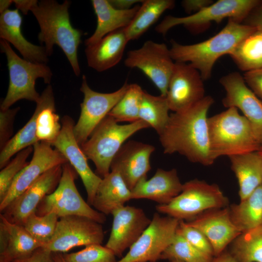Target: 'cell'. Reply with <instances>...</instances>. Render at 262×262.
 Masks as SVG:
<instances>
[{
    "label": "cell",
    "mask_w": 262,
    "mask_h": 262,
    "mask_svg": "<svg viewBox=\"0 0 262 262\" xmlns=\"http://www.w3.org/2000/svg\"><path fill=\"white\" fill-rule=\"evenodd\" d=\"M213 98L205 96L181 112L170 115L168 122L160 136L165 154L178 153L191 162L205 166L213 164L209 141L207 113Z\"/></svg>",
    "instance_id": "obj_1"
},
{
    "label": "cell",
    "mask_w": 262,
    "mask_h": 262,
    "mask_svg": "<svg viewBox=\"0 0 262 262\" xmlns=\"http://www.w3.org/2000/svg\"><path fill=\"white\" fill-rule=\"evenodd\" d=\"M70 4L68 0L61 4L53 0H36L30 11L39 25L38 38L41 43L45 44L48 56L52 53L54 45L58 46L78 76L81 69L77 52L82 32L73 28L71 24L68 12Z\"/></svg>",
    "instance_id": "obj_2"
},
{
    "label": "cell",
    "mask_w": 262,
    "mask_h": 262,
    "mask_svg": "<svg viewBox=\"0 0 262 262\" xmlns=\"http://www.w3.org/2000/svg\"><path fill=\"white\" fill-rule=\"evenodd\" d=\"M257 30L253 27L229 19L217 34L201 42L183 45L172 40L170 49L174 62L189 63L200 73L203 81L211 76L216 61L229 54L247 36Z\"/></svg>",
    "instance_id": "obj_3"
},
{
    "label": "cell",
    "mask_w": 262,
    "mask_h": 262,
    "mask_svg": "<svg viewBox=\"0 0 262 262\" xmlns=\"http://www.w3.org/2000/svg\"><path fill=\"white\" fill-rule=\"evenodd\" d=\"M210 150L214 161L257 151V141L248 120L235 107L228 108L208 118Z\"/></svg>",
    "instance_id": "obj_4"
},
{
    "label": "cell",
    "mask_w": 262,
    "mask_h": 262,
    "mask_svg": "<svg viewBox=\"0 0 262 262\" xmlns=\"http://www.w3.org/2000/svg\"><path fill=\"white\" fill-rule=\"evenodd\" d=\"M148 127V124L141 119L119 125L107 115L80 146L87 159L95 164L97 173L103 178L110 173L112 160L124 142L135 132Z\"/></svg>",
    "instance_id": "obj_5"
},
{
    "label": "cell",
    "mask_w": 262,
    "mask_h": 262,
    "mask_svg": "<svg viewBox=\"0 0 262 262\" xmlns=\"http://www.w3.org/2000/svg\"><path fill=\"white\" fill-rule=\"evenodd\" d=\"M1 51L6 55L9 70V83L6 97L0 104V110H6L20 99L37 103L40 97L35 88V81L43 79L49 84L52 73L50 68L43 63H35L22 59L13 50L9 43L0 41Z\"/></svg>",
    "instance_id": "obj_6"
},
{
    "label": "cell",
    "mask_w": 262,
    "mask_h": 262,
    "mask_svg": "<svg viewBox=\"0 0 262 262\" xmlns=\"http://www.w3.org/2000/svg\"><path fill=\"white\" fill-rule=\"evenodd\" d=\"M229 201L219 186L194 179L183 184L181 192L169 203L157 205L158 213L179 220L190 221L203 212L229 206Z\"/></svg>",
    "instance_id": "obj_7"
},
{
    "label": "cell",
    "mask_w": 262,
    "mask_h": 262,
    "mask_svg": "<svg viewBox=\"0 0 262 262\" xmlns=\"http://www.w3.org/2000/svg\"><path fill=\"white\" fill-rule=\"evenodd\" d=\"M78 175L68 162L63 164L62 176L56 189L43 199L37 207L36 214L42 216L54 213L59 218L81 215L104 223L105 215L93 209L78 192L75 183Z\"/></svg>",
    "instance_id": "obj_8"
},
{
    "label": "cell",
    "mask_w": 262,
    "mask_h": 262,
    "mask_svg": "<svg viewBox=\"0 0 262 262\" xmlns=\"http://www.w3.org/2000/svg\"><path fill=\"white\" fill-rule=\"evenodd\" d=\"M259 0H219L188 16H166L156 27L155 30L165 35L173 27L181 25L191 32H197L213 21L219 23L226 18L242 23Z\"/></svg>",
    "instance_id": "obj_9"
},
{
    "label": "cell",
    "mask_w": 262,
    "mask_h": 262,
    "mask_svg": "<svg viewBox=\"0 0 262 262\" xmlns=\"http://www.w3.org/2000/svg\"><path fill=\"white\" fill-rule=\"evenodd\" d=\"M180 221L155 213L148 226L127 254L115 262H158L174 239Z\"/></svg>",
    "instance_id": "obj_10"
},
{
    "label": "cell",
    "mask_w": 262,
    "mask_h": 262,
    "mask_svg": "<svg viewBox=\"0 0 262 262\" xmlns=\"http://www.w3.org/2000/svg\"><path fill=\"white\" fill-rule=\"evenodd\" d=\"M124 64L140 69L159 90L161 95L166 97L175 64L166 44L147 40L140 48L128 52Z\"/></svg>",
    "instance_id": "obj_11"
},
{
    "label": "cell",
    "mask_w": 262,
    "mask_h": 262,
    "mask_svg": "<svg viewBox=\"0 0 262 262\" xmlns=\"http://www.w3.org/2000/svg\"><path fill=\"white\" fill-rule=\"evenodd\" d=\"M82 80L80 90L83 94V99L81 104L80 117L73 130L80 146L87 141L94 129L119 101L129 85L126 82L115 92L103 93L91 89L85 75L82 76Z\"/></svg>",
    "instance_id": "obj_12"
},
{
    "label": "cell",
    "mask_w": 262,
    "mask_h": 262,
    "mask_svg": "<svg viewBox=\"0 0 262 262\" xmlns=\"http://www.w3.org/2000/svg\"><path fill=\"white\" fill-rule=\"evenodd\" d=\"M104 238L102 224L83 216L68 215L59 218L53 236L43 246L62 253L76 246L101 245Z\"/></svg>",
    "instance_id": "obj_13"
},
{
    "label": "cell",
    "mask_w": 262,
    "mask_h": 262,
    "mask_svg": "<svg viewBox=\"0 0 262 262\" xmlns=\"http://www.w3.org/2000/svg\"><path fill=\"white\" fill-rule=\"evenodd\" d=\"M219 82L226 93L222 100L223 105L228 108H236L243 113L251 125L257 141L262 145V102L237 72L223 76Z\"/></svg>",
    "instance_id": "obj_14"
},
{
    "label": "cell",
    "mask_w": 262,
    "mask_h": 262,
    "mask_svg": "<svg viewBox=\"0 0 262 262\" xmlns=\"http://www.w3.org/2000/svg\"><path fill=\"white\" fill-rule=\"evenodd\" d=\"M51 146L44 142H39L33 146L32 160L17 175L6 195L0 200V213L46 171L68 162L58 150L52 149Z\"/></svg>",
    "instance_id": "obj_15"
},
{
    "label": "cell",
    "mask_w": 262,
    "mask_h": 262,
    "mask_svg": "<svg viewBox=\"0 0 262 262\" xmlns=\"http://www.w3.org/2000/svg\"><path fill=\"white\" fill-rule=\"evenodd\" d=\"M200 72L189 64L175 62L166 96L170 110L180 112L192 107L205 97Z\"/></svg>",
    "instance_id": "obj_16"
},
{
    "label": "cell",
    "mask_w": 262,
    "mask_h": 262,
    "mask_svg": "<svg viewBox=\"0 0 262 262\" xmlns=\"http://www.w3.org/2000/svg\"><path fill=\"white\" fill-rule=\"evenodd\" d=\"M61 131L52 146L66 158L80 176L86 191L87 203L92 206L102 178L91 169L87 157L76 140L73 119L65 115L61 119Z\"/></svg>",
    "instance_id": "obj_17"
},
{
    "label": "cell",
    "mask_w": 262,
    "mask_h": 262,
    "mask_svg": "<svg viewBox=\"0 0 262 262\" xmlns=\"http://www.w3.org/2000/svg\"><path fill=\"white\" fill-rule=\"evenodd\" d=\"M63 172V165L44 173L33 184L13 200L0 213L9 221L23 225L27 218L48 195L56 189Z\"/></svg>",
    "instance_id": "obj_18"
},
{
    "label": "cell",
    "mask_w": 262,
    "mask_h": 262,
    "mask_svg": "<svg viewBox=\"0 0 262 262\" xmlns=\"http://www.w3.org/2000/svg\"><path fill=\"white\" fill-rule=\"evenodd\" d=\"M111 233L105 246L116 257H120L137 240L151 219L144 210L131 206H123L113 212Z\"/></svg>",
    "instance_id": "obj_19"
},
{
    "label": "cell",
    "mask_w": 262,
    "mask_h": 262,
    "mask_svg": "<svg viewBox=\"0 0 262 262\" xmlns=\"http://www.w3.org/2000/svg\"><path fill=\"white\" fill-rule=\"evenodd\" d=\"M154 146L135 141L123 145L111 164L110 169L117 171L131 191L141 180L147 178L151 169L150 157Z\"/></svg>",
    "instance_id": "obj_20"
},
{
    "label": "cell",
    "mask_w": 262,
    "mask_h": 262,
    "mask_svg": "<svg viewBox=\"0 0 262 262\" xmlns=\"http://www.w3.org/2000/svg\"><path fill=\"white\" fill-rule=\"evenodd\" d=\"M186 222L206 236L212 246L214 257L225 250L242 233L231 220L229 206L206 211Z\"/></svg>",
    "instance_id": "obj_21"
},
{
    "label": "cell",
    "mask_w": 262,
    "mask_h": 262,
    "mask_svg": "<svg viewBox=\"0 0 262 262\" xmlns=\"http://www.w3.org/2000/svg\"><path fill=\"white\" fill-rule=\"evenodd\" d=\"M43 246L23 226L11 222L0 214V262L24 260Z\"/></svg>",
    "instance_id": "obj_22"
},
{
    "label": "cell",
    "mask_w": 262,
    "mask_h": 262,
    "mask_svg": "<svg viewBox=\"0 0 262 262\" xmlns=\"http://www.w3.org/2000/svg\"><path fill=\"white\" fill-rule=\"evenodd\" d=\"M183 184L176 169L158 168L149 180H140L131 190L132 199H147L159 205L167 204L182 191Z\"/></svg>",
    "instance_id": "obj_23"
},
{
    "label": "cell",
    "mask_w": 262,
    "mask_h": 262,
    "mask_svg": "<svg viewBox=\"0 0 262 262\" xmlns=\"http://www.w3.org/2000/svg\"><path fill=\"white\" fill-rule=\"evenodd\" d=\"M22 17L19 10L8 9L0 16V37L11 43L20 53L23 59L35 63L46 64L49 61L45 47L32 44L23 36L21 31Z\"/></svg>",
    "instance_id": "obj_24"
},
{
    "label": "cell",
    "mask_w": 262,
    "mask_h": 262,
    "mask_svg": "<svg viewBox=\"0 0 262 262\" xmlns=\"http://www.w3.org/2000/svg\"><path fill=\"white\" fill-rule=\"evenodd\" d=\"M124 29L111 33L85 50L88 65L102 72L116 65L121 60L129 42Z\"/></svg>",
    "instance_id": "obj_25"
},
{
    "label": "cell",
    "mask_w": 262,
    "mask_h": 262,
    "mask_svg": "<svg viewBox=\"0 0 262 262\" xmlns=\"http://www.w3.org/2000/svg\"><path fill=\"white\" fill-rule=\"evenodd\" d=\"M91 2L97 25L93 34L85 41L86 47L96 43L111 33L126 28L139 8L136 5L129 9H118L107 0H92Z\"/></svg>",
    "instance_id": "obj_26"
},
{
    "label": "cell",
    "mask_w": 262,
    "mask_h": 262,
    "mask_svg": "<svg viewBox=\"0 0 262 262\" xmlns=\"http://www.w3.org/2000/svg\"><path fill=\"white\" fill-rule=\"evenodd\" d=\"M131 191L119 173L111 170L102 178L92 206L105 215L112 214L114 211L131 199Z\"/></svg>",
    "instance_id": "obj_27"
},
{
    "label": "cell",
    "mask_w": 262,
    "mask_h": 262,
    "mask_svg": "<svg viewBox=\"0 0 262 262\" xmlns=\"http://www.w3.org/2000/svg\"><path fill=\"white\" fill-rule=\"evenodd\" d=\"M231 168L239 184L242 200L262 184V161L258 151L229 157Z\"/></svg>",
    "instance_id": "obj_28"
},
{
    "label": "cell",
    "mask_w": 262,
    "mask_h": 262,
    "mask_svg": "<svg viewBox=\"0 0 262 262\" xmlns=\"http://www.w3.org/2000/svg\"><path fill=\"white\" fill-rule=\"evenodd\" d=\"M36 103L39 107L36 138L38 142H44L52 146L59 135L62 124L60 123V117L56 113L53 89L50 84L43 91Z\"/></svg>",
    "instance_id": "obj_29"
},
{
    "label": "cell",
    "mask_w": 262,
    "mask_h": 262,
    "mask_svg": "<svg viewBox=\"0 0 262 262\" xmlns=\"http://www.w3.org/2000/svg\"><path fill=\"white\" fill-rule=\"evenodd\" d=\"M229 208L231 220L242 233L262 225V185Z\"/></svg>",
    "instance_id": "obj_30"
},
{
    "label": "cell",
    "mask_w": 262,
    "mask_h": 262,
    "mask_svg": "<svg viewBox=\"0 0 262 262\" xmlns=\"http://www.w3.org/2000/svg\"><path fill=\"white\" fill-rule=\"evenodd\" d=\"M175 6L173 0H145L124 30L129 41L142 35L167 10Z\"/></svg>",
    "instance_id": "obj_31"
},
{
    "label": "cell",
    "mask_w": 262,
    "mask_h": 262,
    "mask_svg": "<svg viewBox=\"0 0 262 262\" xmlns=\"http://www.w3.org/2000/svg\"><path fill=\"white\" fill-rule=\"evenodd\" d=\"M241 70L262 67V31L256 30L242 40L229 54Z\"/></svg>",
    "instance_id": "obj_32"
},
{
    "label": "cell",
    "mask_w": 262,
    "mask_h": 262,
    "mask_svg": "<svg viewBox=\"0 0 262 262\" xmlns=\"http://www.w3.org/2000/svg\"><path fill=\"white\" fill-rule=\"evenodd\" d=\"M238 262H262V225L241 233L230 244Z\"/></svg>",
    "instance_id": "obj_33"
},
{
    "label": "cell",
    "mask_w": 262,
    "mask_h": 262,
    "mask_svg": "<svg viewBox=\"0 0 262 262\" xmlns=\"http://www.w3.org/2000/svg\"><path fill=\"white\" fill-rule=\"evenodd\" d=\"M170 110L166 97L153 96L144 91L139 111V119L154 129L159 135L165 129L169 119Z\"/></svg>",
    "instance_id": "obj_34"
},
{
    "label": "cell",
    "mask_w": 262,
    "mask_h": 262,
    "mask_svg": "<svg viewBox=\"0 0 262 262\" xmlns=\"http://www.w3.org/2000/svg\"><path fill=\"white\" fill-rule=\"evenodd\" d=\"M144 92L138 84H129L125 93L108 115L117 122H133L139 120Z\"/></svg>",
    "instance_id": "obj_35"
},
{
    "label": "cell",
    "mask_w": 262,
    "mask_h": 262,
    "mask_svg": "<svg viewBox=\"0 0 262 262\" xmlns=\"http://www.w3.org/2000/svg\"><path fill=\"white\" fill-rule=\"evenodd\" d=\"M213 257L196 248L177 230L174 239L161 254L160 260L212 262Z\"/></svg>",
    "instance_id": "obj_36"
},
{
    "label": "cell",
    "mask_w": 262,
    "mask_h": 262,
    "mask_svg": "<svg viewBox=\"0 0 262 262\" xmlns=\"http://www.w3.org/2000/svg\"><path fill=\"white\" fill-rule=\"evenodd\" d=\"M59 219L54 213L39 216L33 213L27 218L22 226L32 237L44 246L53 236Z\"/></svg>",
    "instance_id": "obj_37"
},
{
    "label": "cell",
    "mask_w": 262,
    "mask_h": 262,
    "mask_svg": "<svg viewBox=\"0 0 262 262\" xmlns=\"http://www.w3.org/2000/svg\"><path fill=\"white\" fill-rule=\"evenodd\" d=\"M33 151V146L22 149L1 169L0 172V200L6 195L17 175L28 164L27 159Z\"/></svg>",
    "instance_id": "obj_38"
},
{
    "label": "cell",
    "mask_w": 262,
    "mask_h": 262,
    "mask_svg": "<svg viewBox=\"0 0 262 262\" xmlns=\"http://www.w3.org/2000/svg\"><path fill=\"white\" fill-rule=\"evenodd\" d=\"M66 262H115L114 252L99 244H93L85 246L79 251L63 254Z\"/></svg>",
    "instance_id": "obj_39"
},
{
    "label": "cell",
    "mask_w": 262,
    "mask_h": 262,
    "mask_svg": "<svg viewBox=\"0 0 262 262\" xmlns=\"http://www.w3.org/2000/svg\"><path fill=\"white\" fill-rule=\"evenodd\" d=\"M178 231L199 250L214 257L212 246L206 236L198 229L180 220Z\"/></svg>",
    "instance_id": "obj_40"
},
{
    "label": "cell",
    "mask_w": 262,
    "mask_h": 262,
    "mask_svg": "<svg viewBox=\"0 0 262 262\" xmlns=\"http://www.w3.org/2000/svg\"><path fill=\"white\" fill-rule=\"evenodd\" d=\"M20 108L0 110V149L11 139L13 125L16 114Z\"/></svg>",
    "instance_id": "obj_41"
},
{
    "label": "cell",
    "mask_w": 262,
    "mask_h": 262,
    "mask_svg": "<svg viewBox=\"0 0 262 262\" xmlns=\"http://www.w3.org/2000/svg\"><path fill=\"white\" fill-rule=\"evenodd\" d=\"M243 78L248 87L262 102V67L245 72Z\"/></svg>",
    "instance_id": "obj_42"
},
{
    "label": "cell",
    "mask_w": 262,
    "mask_h": 262,
    "mask_svg": "<svg viewBox=\"0 0 262 262\" xmlns=\"http://www.w3.org/2000/svg\"><path fill=\"white\" fill-rule=\"evenodd\" d=\"M242 23L253 27L258 31H262V0H259Z\"/></svg>",
    "instance_id": "obj_43"
},
{
    "label": "cell",
    "mask_w": 262,
    "mask_h": 262,
    "mask_svg": "<svg viewBox=\"0 0 262 262\" xmlns=\"http://www.w3.org/2000/svg\"><path fill=\"white\" fill-rule=\"evenodd\" d=\"M21 262H55L53 253L44 246L37 249L29 258Z\"/></svg>",
    "instance_id": "obj_44"
},
{
    "label": "cell",
    "mask_w": 262,
    "mask_h": 262,
    "mask_svg": "<svg viewBox=\"0 0 262 262\" xmlns=\"http://www.w3.org/2000/svg\"><path fill=\"white\" fill-rule=\"evenodd\" d=\"M213 2L211 0H184L181 2L182 6L187 13L199 11Z\"/></svg>",
    "instance_id": "obj_45"
},
{
    "label": "cell",
    "mask_w": 262,
    "mask_h": 262,
    "mask_svg": "<svg viewBox=\"0 0 262 262\" xmlns=\"http://www.w3.org/2000/svg\"><path fill=\"white\" fill-rule=\"evenodd\" d=\"M111 4L115 8L126 10L131 8V6L137 2H142L143 0H109Z\"/></svg>",
    "instance_id": "obj_46"
},
{
    "label": "cell",
    "mask_w": 262,
    "mask_h": 262,
    "mask_svg": "<svg viewBox=\"0 0 262 262\" xmlns=\"http://www.w3.org/2000/svg\"><path fill=\"white\" fill-rule=\"evenodd\" d=\"M35 0H13L16 9L20 10L24 15L28 14L32 7L36 2Z\"/></svg>",
    "instance_id": "obj_47"
},
{
    "label": "cell",
    "mask_w": 262,
    "mask_h": 262,
    "mask_svg": "<svg viewBox=\"0 0 262 262\" xmlns=\"http://www.w3.org/2000/svg\"><path fill=\"white\" fill-rule=\"evenodd\" d=\"M212 262H238L229 251L224 250L213 257Z\"/></svg>",
    "instance_id": "obj_48"
},
{
    "label": "cell",
    "mask_w": 262,
    "mask_h": 262,
    "mask_svg": "<svg viewBox=\"0 0 262 262\" xmlns=\"http://www.w3.org/2000/svg\"><path fill=\"white\" fill-rule=\"evenodd\" d=\"M13 2V0H0V13H3L5 11L9 9L8 7Z\"/></svg>",
    "instance_id": "obj_49"
},
{
    "label": "cell",
    "mask_w": 262,
    "mask_h": 262,
    "mask_svg": "<svg viewBox=\"0 0 262 262\" xmlns=\"http://www.w3.org/2000/svg\"><path fill=\"white\" fill-rule=\"evenodd\" d=\"M53 257L55 262H66L64 258L63 253L52 252Z\"/></svg>",
    "instance_id": "obj_50"
},
{
    "label": "cell",
    "mask_w": 262,
    "mask_h": 262,
    "mask_svg": "<svg viewBox=\"0 0 262 262\" xmlns=\"http://www.w3.org/2000/svg\"><path fill=\"white\" fill-rule=\"evenodd\" d=\"M259 153L261 159H262V145L260 146L258 150L257 151Z\"/></svg>",
    "instance_id": "obj_51"
},
{
    "label": "cell",
    "mask_w": 262,
    "mask_h": 262,
    "mask_svg": "<svg viewBox=\"0 0 262 262\" xmlns=\"http://www.w3.org/2000/svg\"><path fill=\"white\" fill-rule=\"evenodd\" d=\"M170 262H183L179 261H170Z\"/></svg>",
    "instance_id": "obj_52"
},
{
    "label": "cell",
    "mask_w": 262,
    "mask_h": 262,
    "mask_svg": "<svg viewBox=\"0 0 262 262\" xmlns=\"http://www.w3.org/2000/svg\"><path fill=\"white\" fill-rule=\"evenodd\" d=\"M21 262L20 261H16V262Z\"/></svg>",
    "instance_id": "obj_53"
},
{
    "label": "cell",
    "mask_w": 262,
    "mask_h": 262,
    "mask_svg": "<svg viewBox=\"0 0 262 262\" xmlns=\"http://www.w3.org/2000/svg\"></svg>",
    "instance_id": "obj_54"
}]
</instances>
